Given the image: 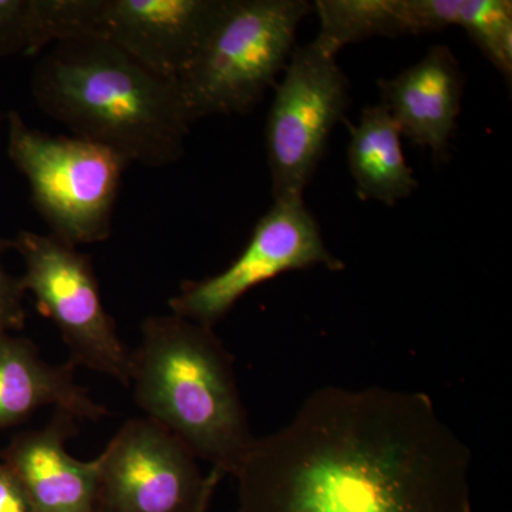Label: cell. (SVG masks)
Returning <instances> with one entry per match:
<instances>
[{
  "instance_id": "obj_16",
  "label": "cell",
  "mask_w": 512,
  "mask_h": 512,
  "mask_svg": "<svg viewBox=\"0 0 512 512\" xmlns=\"http://www.w3.org/2000/svg\"><path fill=\"white\" fill-rule=\"evenodd\" d=\"M320 30L313 42L330 56L375 36L412 35L406 0H318Z\"/></svg>"
},
{
  "instance_id": "obj_5",
  "label": "cell",
  "mask_w": 512,
  "mask_h": 512,
  "mask_svg": "<svg viewBox=\"0 0 512 512\" xmlns=\"http://www.w3.org/2000/svg\"><path fill=\"white\" fill-rule=\"evenodd\" d=\"M8 121L10 160L52 235L74 248L109 239L126 158L84 138L30 128L16 111Z\"/></svg>"
},
{
  "instance_id": "obj_10",
  "label": "cell",
  "mask_w": 512,
  "mask_h": 512,
  "mask_svg": "<svg viewBox=\"0 0 512 512\" xmlns=\"http://www.w3.org/2000/svg\"><path fill=\"white\" fill-rule=\"evenodd\" d=\"M220 6L221 0H104L100 35L151 72L178 80Z\"/></svg>"
},
{
  "instance_id": "obj_19",
  "label": "cell",
  "mask_w": 512,
  "mask_h": 512,
  "mask_svg": "<svg viewBox=\"0 0 512 512\" xmlns=\"http://www.w3.org/2000/svg\"><path fill=\"white\" fill-rule=\"evenodd\" d=\"M0 512H35L18 474L0 460Z\"/></svg>"
},
{
  "instance_id": "obj_7",
  "label": "cell",
  "mask_w": 512,
  "mask_h": 512,
  "mask_svg": "<svg viewBox=\"0 0 512 512\" xmlns=\"http://www.w3.org/2000/svg\"><path fill=\"white\" fill-rule=\"evenodd\" d=\"M350 103L336 57L315 42L293 50L266 121L274 200H301Z\"/></svg>"
},
{
  "instance_id": "obj_15",
  "label": "cell",
  "mask_w": 512,
  "mask_h": 512,
  "mask_svg": "<svg viewBox=\"0 0 512 512\" xmlns=\"http://www.w3.org/2000/svg\"><path fill=\"white\" fill-rule=\"evenodd\" d=\"M103 0H0V57L37 56L64 40L100 36Z\"/></svg>"
},
{
  "instance_id": "obj_12",
  "label": "cell",
  "mask_w": 512,
  "mask_h": 512,
  "mask_svg": "<svg viewBox=\"0 0 512 512\" xmlns=\"http://www.w3.org/2000/svg\"><path fill=\"white\" fill-rule=\"evenodd\" d=\"M463 73L447 46L427 55L390 80H380L382 104L413 144L429 148L437 164L446 163L463 99Z\"/></svg>"
},
{
  "instance_id": "obj_11",
  "label": "cell",
  "mask_w": 512,
  "mask_h": 512,
  "mask_svg": "<svg viewBox=\"0 0 512 512\" xmlns=\"http://www.w3.org/2000/svg\"><path fill=\"white\" fill-rule=\"evenodd\" d=\"M79 430L76 417L55 410L37 430L16 434L0 451L28 491L35 512H99V457L77 460L67 453V440Z\"/></svg>"
},
{
  "instance_id": "obj_1",
  "label": "cell",
  "mask_w": 512,
  "mask_h": 512,
  "mask_svg": "<svg viewBox=\"0 0 512 512\" xmlns=\"http://www.w3.org/2000/svg\"><path fill=\"white\" fill-rule=\"evenodd\" d=\"M471 451L429 394L326 386L235 471V512H473Z\"/></svg>"
},
{
  "instance_id": "obj_13",
  "label": "cell",
  "mask_w": 512,
  "mask_h": 512,
  "mask_svg": "<svg viewBox=\"0 0 512 512\" xmlns=\"http://www.w3.org/2000/svg\"><path fill=\"white\" fill-rule=\"evenodd\" d=\"M76 366L52 365L32 340L0 332V431L25 423L42 407H55L77 420L99 421L106 407L77 384Z\"/></svg>"
},
{
  "instance_id": "obj_2",
  "label": "cell",
  "mask_w": 512,
  "mask_h": 512,
  "mask_svg": "<svg viewBox=\"0 0 512 512\" xmlns=\"http://www.w3.org/2000/svg\"><path fill=\"white\" fill-rule=\"evenodd\" d=\"M40 109L128 163L161 168L185 153L191 120L178 80L151 72L101 36L56 43L33 72Z\"/></svg>"
},
{
  "instance_id": "obj_8",
  "label": "cell",
  "mask_w": 512,
  "mask_h": 512,
  "mask_svg": "<svg viewBox=\"0 0 512 512\" xmlns=\"http://www.w3.org/2000/svg\"><path fill=\"white\" fill-rule=\"evenodd\" d=\"M99 512H198L225 477L147 417L127 420L99 456Z\"/></svg>"
},
{
  "instance_id": "obj_3",
  "label": "cell",
  "mask_w": 512,
  "mask_h": 512,
  "mask_svg": "<svg viewBox=\"0 0 512 512\" xmlns=\"http://www.w3.org/2000/svg\"><path fill=\"white\" fill-rule=\"evenodd\" d=\"M130 386L147 419L200 460L234 476L254 443L234 360L214 329L174 315L148 316L131 352Z\"/></svg>"
},
{
  "instance_id": "obj_6",
  "label": "cell",
  "mask_w": 512,
  "mask_h": 512,
  "mask_svg": "<svg viewBox=\"0 0 512 512\" xmlns=\"http://www.w3.org/2000/svg\"><path fill=\"white\" fill-rule=\"evenodd\" d=\"M22 256L23 292L55 323L69 349V362L130 386L131 352L104 309L92 259L55 235L22 231L13 239Z\"/></svg>"
},
{
  "instance_id": "obj_20",
  "label": "cell",
  "mask_w": 512,
  "mask_h": 512,
  "mask_svg": "<svg viewBox=\"0 0 512 512\" xmlns=\"http://www.w3.org/2000/svg\"><path fill=\"white\" fill-rule=\"evenodd\" d=\"M210 507H211V503L202 505V507L200 508V511H198V512H208V511H210Z\"/></svg>"
},
{
  "instance_id": "obj_18",
  "label": "cell",
  "mask_w": 512,
  "mask_h": 512,
  "mask_svg": "<svg viewBox=\"0 0 512 512\" xmlns=\"http://www.w3.org/2000/svg\"><path fill=\"white\" fill-rule=\"evenodd\" d=\"M9 249H13V241L0 238V332H13L23 329L26 322L25 292L20 286L19 278H13L5 271L2 258Z\"/></svg>"
},
{
  "instance_id": "obj_17",
  "label": "cell",
  "mask_w": 512,
  "mask_h": 512,
  "mask_svg": "<svg viewBox=\"0 0 512 512\" xmlns=\"http://www.w3.org/2000/svg\"><path fill=\"white\" fill-rule=\"evenodd\" d=\"M448 26H458L505 79L512 77V3L451 0Z\"/></svg>"
},
{
  "instance_id": "obj_14",
  "label": "cell",
  "mask_w": 512,
  "mask_h": 512,
  "mask_svg": "<svg viewBox=\"0 0 512 512\" xmlns=\"http://www.w3.org/2000/svg\"><path fill=\"white\" fill-rule=\"evenodd\" d=\"M350 128L348 158L357 197L393 207L419 187L404 158L402 133L392 114L383 106L366 107L359 124Z\"/></svg>"
},
{
  "instance_id": "obj_9",
  "label": "cell",
  "mask_w": 512,
  "mask_h": 512,
  "mask_svg": "<svg viewBox=\"0 0 512 512\" xmlns=\"http://www.w3.org/2000/svg\"><path fill=\"white\" fill-rule=\"evenodd\" d=\"M345 264L326 248L322 232L301 200H274L255 225L244 251L220 274L187 281L168 301L171 313L214 328L251 289L285 272Z\"/></svg>"
},
{
  "instance_id": "obj_4",
  "label": "cell",
  "mask_w": 512,
  "mask_h": 512,
  "mask_svg": "<svg viewBox=\"0 0 512 512\" xmlns=\"http://www.w3.org/2000/svg\"><path fill=\"white\" fill-rule=\"evenodd\" d=\"M312 9L305 0H221L178 79L191 123L254 109L284 72L299 25Z\"/></svg>"
}]
</instances>
